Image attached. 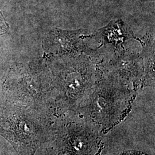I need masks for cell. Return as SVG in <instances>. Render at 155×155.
Returning <instances> with one entry per match:
<instances>
[{
	"instance_id": "cell-1",
	"label": "cell",
	"mask_w": 155,
	"mask_h": 155,
	"mask_svg": "<svg viewBox=\"0 0 155 155\" xmlns=\"http://www.w3.org/2000/svg\"><path fill=\"white\" fill-rule=\"evenodd\" d=\"M0 135L13 145L19 155L33 153L38 144L33 122L13 112L0 113Z\"/></svg>"
},
{
	"instance_id": "cell-2",
	"label": "cell",
	"mask_w": 155,
	"mask_h": 155,
	"mask_svg": "<svg viewBox=\"0 0 155 155\" xmlns=\"http://www.w3.org/2000/svg\"><path fill=\"white\" fill-rule=\"evenodd\" d=\"M125 155H140L139 153H136V152H128Z\"/></svg>"
}]
</instances>
